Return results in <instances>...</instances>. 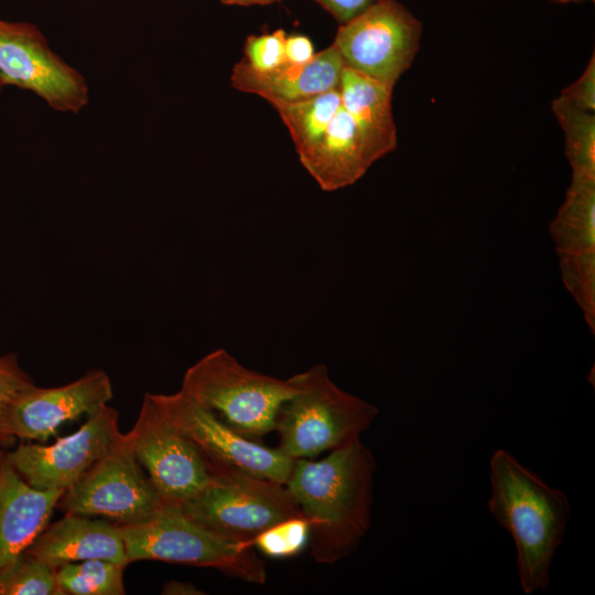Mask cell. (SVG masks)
<instances>
[{
    "label": "cell",
    "mask_w": 595,
    "mask_h": 595,
    "mask_svg": "<svg viewBox=\"0 0 595 595\" xmlns=\"http://www.w3.org/2000/svg\"><path fill=\"white\" fill-rule=\"evenodd\" d=\"M377 461L361 439L320 461L294 459L285 487L310 526L309 545L320 564L351 555L371 528Z\"/></svg>",
    "instance_id": "1"
},
{
    "label": "cell",
    "mask_w": 595,
    "mask_h": 595,
    "mask_svg": "<svg viewBox=\"0 0 595 595\" xmlns=\"http://www.w3.org/2000/svg\"><path fill=\"white\" fill-rule=\"evenodd\" d=\"M489 479L488 512L513 540L521 591L547 589L572 515L567 495L502 448L490 457Z\"/></svg>",
    "instance_id": "2"
},
{
    "label": "cell",
    "mask_w": 595,
    "mask_h": 595,
    "mask_svg": "<svg viewBox=\"0 0 595 595\" xmlns=\"http://www.w3.org/2000/svg\"><path fill=\"white\" fill-rule=\"evenodd\" d=\"M298 391L280 409L279 448L293 459L311 458L359 440L379 409L336 386L324 364L292 376Z\"/></svg>",
    "instance_id": "3"
},
{
    "label": "cell",
    "mask_w": 595,
    "mask_h": 595,
    "mask_svg": "<svg viewBox=\"0 0 595 595\" xmlns=\"http://www.w3.org/2000/svg\"><path fill=\"white\" fill-rule=\"evenodd\" d=\"M118 527L129 564L163 561L214 569L258 585L267 581L264 562L252 544L216 534L190 518L180 505L164 504L145 521Z\"/></svg>",
    "instance_id": "4"
},
{
    "label": "cell",
    "mask_w": 595,
    "mask_h": 595,
    "mask_svg": "<svg viewBox=\"0 0 595 595\" xmlns=\"http://www.w3.org/2000/svg\"><path fill=\"white\" fill-rule=\"evenodd\" d=\"M180 390L255 440L275 430L280 409L298 386L292 377L279 379L249 369L218 348L186 369Z\"/></svg>",
    "instance_id": "5"
},
{
    "label": "cell",
    "mask_w": 595,
    "mask_h": 595,
    "mask_svg": "<svg viewBox=\"0 0 595 595\" xmlns=\"http://www.w3.org/2000/svg\"><path fill=\"white\" fill-rule=\"evenodd\" d=\"M180 507L216 534L250 544L271 527L304 517L285 485L238 472L214 473L213 480Z\"/></svg>",
    "instance_id": "6"
},
{
    "label": "cell",
    "mask_w": 595,
    "mask_h": 595,
    "mask_svg": "<svg viewBox=\"0 0 595 595\" xmlns=\"http://www.w3.org/2000/svg\"><path fill=\"white\" fill-rule=\"evenodd\" d=\"M162 415L216 472H238L285 485L294 459L238 432L216 413L178 390L151 393Z\"/></svg>",
    "instance_id": "7"
},
{
    "label": "cell",
    "mask_w": 595,
    "mask_h": 595,
    "mask_svg": "<svg viewBox=\"0 0 595 595\" xmlns=\"http://www.w3.org/2000/svg\"><path fill=\"white\" fill-rule=\"evenodd\" d=\"M422 23L396 0H377L339 24L333 45L344 66L393 90L420 47Z\"/></svg>",
    "instance_id": "8"
},
{
    "label": "cell",
    "mask_w": 595,
    "mask_h": 595,
    "mask_svg": "<svg viewBox=\"0 0 595 595\" xmlns=\"http://www.w3.org/2000/svg\"><path fill=\"white\" fill-rule=\"evenodd\" d=\"M163 505L125 433H120L106 454L63 493L56 509L128 526L145 521Z\"/></svg>",
    "instance_id": "9"
},
{
    "label": "cell",
    "mask_w": 595,
    "mask_h": 595,
    "mask_svg": "<svg viewBox=\"0 0 595 595\" xmlns=\"http://www.w3.org/2000/svg\"><path fill=\"white\" fill-rule=\"evenodd\" d=\"M127 442L164 504L182 505L202 491L214 470L198 450L160 412L144 393Z\"/></svg>",
    "instance_id": "10"
},
{
    "label": "cell",
    "mask_w": 595,
    "mask_h": 595,
    "mask_svg": "<svg viewBox=\"0 0 595 595\" xmlns=\"http://www.w3.org/2000/svg\"><path fill=\"white\" fill-rule=\"evenodd\" d=\"M0 78L4 86L31 90L57 111L77 113L88 102L85 77L29 22L0 19Z\"/></svg>",
    "instance_id": "11"
},
{
    "label": "cell",
    "mask_w": 595,
    "mask_h": 595,
    "mask_svg": "<svg viewBox=\"0 0 595 595\" xmlns=\"http://www.w3.org/2000/svg\"><path fill=\"white\" fill-rule=\"evenodd\" d=\"M120 433L119 412L107 404L88 415L74 433L50 445L22 442L9 456L32 487L66 490L106 454Z\"/></svg>",
    "instance_id": "12"
},
{
    "label": "cell",
    "mask_w": 595,
    "mask_h": 595,
    "mask_svg": "<svg viewBox=\"0 0 595 595\" xmlns=\"http://www.w3.org/2000/svg\"><path fill=\"white\" fill-rule=\"evenodd\" d=\"M112 397L111 379L102 369H90L76 380L57 387L34 385L12 405L10 428L22 442H46L61 425L97 412Z\"/></svg>",
    "instance_id": "13"
},
{
    "label": "cell",
    "mask_w": 595,
    "mask_h": 595,
    "mask_svg": "<svg viewBox=\"0 0 595 595\" xmlns=\"http://www.w3.org/2000/svg\"><path fill=\"white\" fill-rule=\"evenodd\" d=\"M64 491L32 487L12 465L9 451L0 448V574L47 527Z\"/></svg>",
    "instance_id": "14"
},
{
    "label": "cell",
    "mask_w": 595,
    "mask_h": 595,
    "mask_svg": "<svg viewBox=\"0 0 595 595\" xmlns=\"http://www.w3.org/2000/svg\"><path fill=\"white\" fill-rule=\"evenodd\" d=\"M343 60L332 44L303 64L284 61L277 67L259 72L244 60L234 65L230 83L237 90L273 101L295 102L321 95L340 84Z\"/></svg>",
    "instance_id": "15"
},
{
    "label": "cell",
    "mask_w": 595,
    "mask_h": 595,
    "mask_svg": "<svg viewBox=\"0 0 595 595\" xmlns=\"http://www.w3.org/2000/svg\"><path fill=\"white\" fill-rule=\"evenodd\" d=\"M26 555L57 569L89 559L129 565L119 527L104 518L65 513L48 523L25 551Z\"/></svg>",
    "instance_id": "16"
},
{
    "label": "cell",
    "mask_w": 595,
    "mask_h": 595,
    "mask_svg": "<svg viewBox=\"0 0 595 595\" xmlns=\"http://www.w3.org/2000/svg\"><path fill=\"white\" fill-rule=\"evenodd\" d=\"M298 155L304 169L326 192L354 184L372 164L357 126L343 104L323 134Z\"/></svg>",
    "instance_id": "17"
},
{
    "label": "cell",
    "mask_w": 595,
    "mask_h": 595,
    "mask_svg": "<svg viewBox=\"0 0 595 595\" xmlns=\"http://www.w3.org/2000/svg\"><path fill=\"white\" fill-rule=\"evenodd\" d=\"M392 89L344 67L340 77L342 104L354 119L372 163L397 147L392 116Z\"/></svg>",
    "instance_id": "18"
},
{
    "label": "cell",
    "mask_w": 595,
    "mask_h": 595,
    "mask_svg": "<svg viewBox=\"0 0 595 595\" xmlns=\"http://www.w3.org/2000/svg\"><path fill=\"white\" fill-rule=\"evenodd\" d=\"M550 232L559 256L595 252V177L572 174Z\"/></svg>",
    "instance_id": "19"
},
{
    "label": "cell",
    "mask_w": 595,
    "mask_h": 595,
    "mask_svg": "<svg viewBox=\"0 0 595 595\" xmlns=\"http://www.w3.org/2000/svg\"><path fill=\"white\" fill-rule=\"evenodd\" d=\"M299 153L316 141L328 127L342 105L340 84L321 95L295 102L273 101Z\"/></svg>",
    "instance_id": "20"
},
{
    "label": "cell",
    "mask_w": 595,
    "mask_h": 595,
    "mask_svg": "<svg viewBox=\"0 0 595 595\" xmlns=\"http://www.w3.org/2000/svg\"><path fill=\"white\" fill-rule=\"evenodd\" d=\"M552 111L564 132V152L572 174L595 177V115L571 105L560 96Z\"/></svg>",
    "instance_id": "21"
},
{
    "label": "cell",
    "mask_w": 595,
    "mask_h": 595,
    "mask_svg": "<svg viewBox=\"0 0 595 595\" xmlns=\"http://www.w3.org/2000/svg\"><path fill=\"white\" fill-rule=\"evenodd\" d=\"M127 565L104 559H89L55 569L62 595H123Z\"/></svg>",
    "instance_id": "22"
},
{
    "label": "cell",
    "mask_w": 595,
    "mask_h": 595,
    "mask_svg": "<svg viewBox=\"0 0 595 595\" xmlns=\"http://www.w3.org/2000/svg\"><path fill=\"white\" fill-rule=\"evenodd\" d=\"M0 595H62L55 570L23 554L0 574Z\"/></svg>",
    "instance_id": "23"
},
{
    "label": "cell",
    "mask_w": 595,
    "mask_h": 595,
    "mask_svg": "<svg viewBox=\"0 0 595 595\" xmlns=\"http://www.w3.org/2000/svg\"><path fill=\"white\" fill-rule=\"evenodd\" d=\"M563 282L595 332V252L560 255Z\"/></svg>",
    "instance_id": "24"
},
{
    "label": "cell",
    "mask_w": 595,
    "mask_h": 595,
    "mask_svg": "<svg viewBox=\"0 0 595 595\" xmlns=\"http://www.w3.org/2000/svg\"><path fill=\"white\" fill-rule=\"evenodd\" d=\"M34 385L32 377L21 367L17 354L0 356V448H11L18 441L10 428V411L17 399Z\"/></svg>",
    "instance_id": "25"
},
{
    "label": "cell",
    "mask_w": 595,
    "mask_h": 595,
    "mask_svg": "<svg viewBox=\"0 0 595 595\" xmlns=\"http://www.w3.org/2000/svg\"><path fill=\"white\" fill-rule=\"evenodd\" d=\"M309 521L302 517L271 527L260 533L252 544L264 555L279 559L298 555L309 544Z\"/></svg>",
    "instance_id": "26"
},
{
    "label": "cell",
    "mask_w": 595,
    "mask_h": 595,
    "mask_svg": "<svg viewBox=\"0 0 595 595\" xmlns=\"http://www.w3.org/2000/svg\"><path fill=\"white\" fill-rule=\"evenodd\" d=\"M285 31L249 35L244 44V61L259 72L270 71L285 61Z\"/></svg>",
    "instance_id": "27"
},
{
    "label": "cell",
    "mask_w": 595,
    "mask_h": 595,
    "mask_svg": "<svg viewBox=\"0 0 595 595\" xmlns=\"http://www.w3.org/2000/svg\"><path fill=\"white\" fill-rule=\"evenodd\" d=\"M561 98L578 109L595 111V56L592 57L583 74L564 90Z\"/></svg>",
    "instance_id": "28"
},
{
    "label": "cell",
    "mask_w": 595,
    "mask_h": 595,
    "mask_svg": "<svg viewBox=\"0 0 595 595\" xmlns=\"http://www.w3.org/2000/svg\"><path fill=\"white\" fill-rule=\"evenodd\" d=\"M318 3L323 9H325L331 15H333L336 21L342 24L345 23L377 0H313Z\"/></svg>",
    "instance_id": "29"
},
{
    "label": "cell",
    "mask_w": 595,
    "mask_h": 595,
    "mask_svg": "<svg viewBox=\"0 0 595 595\" xmlns=\"http://www.w3.org/2000/svg\"><path fill=\"white\" fill-rule=\"evenodd\" d=\"M313 45L307 36L290 35L285 37L284 58L286 62L303 64L314 56Z\"/></svg>",
    "instance_id": "30"
},
{
    "label": "cell",
    "mask_w": 595,
    "mask_h": 595,
    "mask_svg": "<svg viewBox=\"0 0 595 595\" xmlns=\"http://www.w3.org/2000/svg\"><path fill=\"white\" fill-rule=\"evenodd\" d=\"M163 595H203L205 592L201 591L191 582L169 581L163 584Z\"/></svg>",
    "instance_id": "31"
},
{
    "label": "cell",
    "mask_w": 595,
    "mask_h": 595,
    "mask_svg": "<svg viewBox=\"0 0 595 595\" xmlns=\"http://www.w3.org/2000/svg\"><path fill=\"white\" fill-rule=\"evenodd\" d=\"M279 0H220L225 6H239V7H249V6H266Z\"/></svg>",
    "instance_id": "32"
},
{
    "label": "cell",
    "mask_w": 595,
    "mask_h": 595,
    "mask_svg": "<svg viewBox=\"0 0 595 595\" xmlns=\"http://www.w3.org/2000/svg\"><path fill=\"white\" fill-rule=\"evenodd\" d=\"M561 3H567V2H576V1H582V0H556Z\"/></svg>",
    "instance_id": "33"
},
{
    "label": "cell",
    "mask_w": 595,
    "mask_h": 595,
    "mask_svg": "<svg viewBox=\"0 0 595 595\" xmlns=\"http://www.w3.org/2000/svg\"><path fill=\"white\" fill-rule=\"evenodd\" d=\"M3 87H4V85H3V83H2V80H1V78H0V93H1V90H2Z\"/></svg>",
    "instance_id": "34"
},
{
    "label": "cell",
    "mask_w": 595,
    "mask_h": 595,
    "mask_svg": "<svg viewBox=\"0 0 595 595\" xmlns=\"http://www.w3.org/2000/svg\"><path fill=\"white\" fill-rule=\"evenodd\" d=\"M594 1V0H593Z\"/></svg>",
    "instance_id": "35"
}]
</instances>
